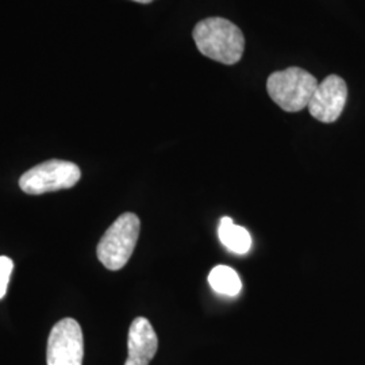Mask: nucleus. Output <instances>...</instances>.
Segmentation results:
<instances>
[{
    "mask_svg": "<svg viewBox=\"0 0 365 365\" xmlns=\"http://www.w3.org/2000/svg\"><path fill=\"white\" fill-rule=\"evenodd\" d=\"M192 37L203 56L226 66L237 64L244 54L245 37L241 29L225 18H207L196 25Z\"/></svg>",
    "mask_w": 365,
    "mask_h": 365,
    "instance_id": "1",
    "label": "nucleus"
},
{
    "mask_svg": "<svg viewBox=\"0 0 365 365\" xmlns=\"http://www.w3.org/2000/svg\"><path fill=\"white\" fill-rule=\"evenodd\" d=\"M317 87V78L298 66L274 72L267 81L268 95L287 113H298L309 107Z\"/></svg>",
    "mask_w": 365,
    "mask_h": 365,
    "instance_id": "2",
    "label": "nucleus"
},
{
    "mask_svg": "<svg viewBox=\"0 0 365 365\" xmlns=\"http://www.w3.org/2000/svg\"><path fill=\"white\" fill-rule=\"evenodd\" d=\"M141 230L140 218L133 212H125L106 230L96 249L99 261L110 271L122 269L137 245Z\"/></svg>",
    "mask_w": 365,
    "mask_h": 365,
    "instance_id": "3",
    "label": "nucleus"
},
{
    "mask_svg": "<svg viewBox=\"0 0 365 365\" xmlns=\"http://www.w3.org/2000/svg\"><path fill=\"white\" fill-rule=\"evenodd\" d=\"M81 172L76 164L64 160H49L25 172L19 185L29 195H41L72 188L78 184Z\"/></svg>",
    "mask_w": 365,
    "mask_h": 365,
    "instance_id": "4",
    "label": "nucleus"
},
{
    "mask_svg": "<svg viewBox=\"0 0 365 365\" xmlns=\"http://www.w3.org/2000/svg\"><path fill=\"white\" fill-rule=\"evenodd\" d=\"M84 339L78 321L64 318L53 327L48 339V365H83Z\"/></svg>",
    "mask_w": 365,
    "mask_h": 365,
    "instance_id": "5",
    "label": "nucleus"
},
{
    "mask_svg": "<svg viewBox=\"0 0 365 365\" xmlns=\"http://www.w3.org/2000/svg\"><path fill=\"white\" fill-rule=\"evenodd\" d=\"M346 99L348 87L345 80L337 75H330L318 84L307 108L317 120L333 123L342 114Z\"/></svg>",
    "mask_w": 365,
    "mask_h": 365,
    "instance_id": "6",
    "label": "nucleus"
},
{
    "mask_svg": "<svg viewBox=\"0 0 365 365\" xmlns=\"http://www.w3.org/2000/svg\"><path fill=\"white\" fill-rule=\"evenodd\" d=\"M158 339L152 324L138 317L131 322L128 336V359L125 365H149L156 356Z\"/></svg>",
    "mask_w": 365,
    "mask_h": 365,
    "instance_id": "7",
    "label": "nucleus"
},
{
    "mask_svg": "<svg viewBox=\"0 0 365 365\" xmlns=\"http://www.w3.org/2000/svg\"><path fill=\"white\" fill-rule=\"evenodd\" d=\"M222 244L237 255H245L252 248V237L242 226L235 225L230 217H223L218 226Z\"/></svg>",
    "mask_w": 365,
    "mask_h": 365,
    "instance_id": "8",
    "label": "nucleus"
},
{
    "mask_svg": "<svg viewBox=\"0 0 365 365\" xmlns=\"http://www.w3.org/2000/svg\"><path fill=\"white\" fill-rule=\"evenodd\" d=\"M210 287L217 294L226 297H235L241 292L242 283L238 274L227 265H218L211 269L209 274Z\"/></svg>",
    "mask_w": 365,
    "mask_h": 365,
    "instance_id": "9",
    "label": "nucleus"
},
{
    "mask_svg": "<svg viewBox=\"0 0 365 365\" xmlns=\"http://www.w3.org/2000/svg\"><path fill=\"white\" fill-rule=\"evenodd\" d=\"M14 262L6 256H0V299L6 295L13 272Z\"/></svg>",
    "mask_w": 365,
    "mask_h": 365,
    "instance_id": "10",
    "label": "nucleus"
},
{
    "mask_svg": "<svg viewBox=\"0 0 365 365\" xmlns=\"http://www.w3.org/2000/svg\"><path fill=\"white\" fill-rule=\"evenodd\" d=\"M133 1H137V3H143V4H148V3H152L153 0H133Z\"/></svg>",
    "mask_w": 365,
    "mask_h": 365,
    "instance_id": "11",
    "label": "nucleus"
}]
</instances>
